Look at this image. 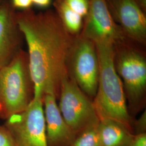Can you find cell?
<instances>
[{
	"label": "cell",
	"instance_id": "obj_1",
	"mask_svg": "<svg viewBox=\"0 0 146 146\" xmlns=\"http://www.w3.org/2000/svg\"><path fill=\"white\" fill-rule=\"evenodd\" d=\"M16 19L28 46L34 96L51 94L58 100L63 79L69 74L68 59L75 38L52 11H22L16 13Z\"/></svg>",
	"mask_w": 146,
	"mask_h": 146
},
{
	"label": "cell",
	"instance_id": "obj_2",
	"mask_svg": "<svg viewBox=\"0 0 146 146\" xmlns=\"http://www.w3.org/2000/svg\"><path fill=\"white\" fill-rule=\"evenodd\" d=\"M95 43L99 63L98 89L93 100L97 114L100 120L110 119L119 121L133 133L135 118L129 113L123 84L115 70L114 43Z\"/></svg>",
	"mask_w": 146,
	"mask_h": 146
},
{
	"label": "cell",
	"instance_id": "obj_3",
	"mask_svg": "<svg viewBox=\"0 0 146 146\" xmlns=\"http://www.w3.org/2000/svg\"><path fill=\"white\" fill-rule=\"evenodd\" d=\"M34 97L27 52L21 49L0 68V119L7 120L24 111Z\"/></svg>",
	"mask_w": 146,
	"mask_h": 146
},
{
	"label": "cell",
	"instance_id": "obj_4",
	"mask_svg": "<svg viewBox=\"0 0 146 146\" xmlns=\"http://www.w3.org/2000/svg\"><path fill=\"white\" fill-rule=\"evenodd\" d=\"M115 70L122 81L127 108L134 118L146 104V60L140 49L124 39L114 43Z\"/></svg>",
	"mask_w": 146,
	"mask_h": 146
},
{
	"label": "cell",
	"instance_id": "obj_5",
	"mask_svg": "<svg viewBox=\"0 0 146 146\" xmlns=\"http://www.w3.org/2000/svg\"><path fill=\"white\" fill-rule=\"evenodd\" d=\"M58 100L61 115L76 135L99 124V117L93 101L69 74L63 79Z\"/></svg>",
	"mask_w": 146,
	"mask_h": 146
},
{
	"label": "cell",
	"instance_id": "obj_6",
	"mask_svg": "<svg viewBox=\"0 0 146 146\" xmlns=\"http://www.w3.org/2000/svg\"><path fill=\"white\" fill-rule=\"evenodd\" d=\"M68 73L92 101L96 95L99 63L95 43L84 35L74 38L68 62Z\"/></svg>",
	"mask_w": 146,
	"mask_h": 146
},
{
	"label": "cell",
	"instance_id": "obj_7",
	"mask_svg": "<svg viewBox=\"0 0 146 146\" xmlns=\"http://www.w3.org/2000/svg\"><path fill=\"white\" fill-rule=\"evenodd\" d=\"M4 125L16 146H48L42 97H34L26 110L9 117Z\"/></svg>",
	"mask_w": 146,
	"mask_h": 146
},
{
	"label": "cell",
	"instance_id": "obj_8",
	"mask_svg": "<svg viewBox=\"0 0 146 146\" xmlns=\"http://www.w3.org/2000/svg\"><path fill=\"white\" fill-rule=\"evenodd\" d=\"M88 20L84 36L94 43L115 42L123 39L106 0H90Z\"/></svg>",
	"mask_w": 146,
	"mask_h": 146
},
{
	"label": "cell",
	"instance_id": "obj_9",
	"mask_svg": "<svg viewBox=\"0 0 146 146\" xmlns=\"http://www.w3.org/2000/svg\"><path fill=\"white\" fill-rule=\"evenodd\" d=\"M22 36L13 7L3 2L0 5V68L11 62L22 49Z\"/></svg>",
	"mask_w": 146,
	"mask_h": 146
},
{
	"label": "cell",
	"instance_id": "obj_10",
	"mask_svg": "<svg viewBox=\"0 0 146 146\" xmlns=\"http://www.w3.org/2000/svg\"><path fill=\"white\" fill-rule=\"evenodd\" d=\"M57 99L51 94L43 96V111L48 146H69L76 134L64 120Z\"/></svg>",
	"mask_w": 146,
	"mask_h": 146
},
{
	"label": "cell",
	"instance_id": "obj_11",
	"mask_svg": "<svg viewBox=\"0 0 146 146\" xmlns=\"http://www.w3.org/2000/svg\"><path fill=\"white\" fill-rule=\"evenodd\" d=\"M115 19L125 34L139 43L146 38L145 16L135 0H109Z\"/></svg>",
	"mask_w": 146,
	"mask_h": 146
},
{
	"label": "cell",
	"instance_id": "obj_12",
	"mask_svg": "<svg viewBox=\"0 0 146 146\" xmlns=\"http://www.w3.org/2000/svg\"><path fill=\"white\" fill-rule=\"evenodd\" d=\"M100 133L102 146H123L134 134L125 125L116 120H100Z\"/></svg>",
	"mask_w": 146,
	"mask_h": 146
},
{
	"label": "cell",
	"instance_id": "obj_13",
	"mask_svg": "<svg viewBox=\"0 0 146 146\" xmlns=\"http://www.w3.org/2000/svg\"><path fill=\"white\" fill-rule=\"evenodd\" d=\"M55 6L56 13L67 31L73 36L80 31L82 18L70 9L62 0H56Z\"/></svg>",
	"mask_w": 146,
	"mask_h": 146
},
{
	"label": "cell",
	"instance_id": "obj_14",
	"mask_svg": "<svg viewBox=\"0 0 146 146\" xmlns=\"http://www.w3.org/2000/svg\"><path fill=\"white\" fill-rule=\"evenodd\" d=\"M99 125L79 133L69 146H102Z\"/></svg>",
	"mask_w": 146,
	"mask_h": 146
},
{
	"label": "cell",
	"instance_id": "obj_15",
	"mask_svg": "<svg viewBox=\"0 0 146 146\" xmlns=\"http://www.w3.org/2000/svg\"><path fill=\"white\" fill-rule=\"evenodd\" d=\"M68 7L82 17L88 14V0H62Z\"/></svg>",
	"mask_w": 146,
	"mask_h": 146
},
{
	"label": "cell",
	"instance_id": "obj_16",
	"mask_svg": "<svg viewBox=\"0 0 146 146\" xmlns=\"http://www.w3.org/2000/svg\"><path fill=\"white\" fill-rule=\"evenodd\" d=\"M0 146H16L13 136L5 125H0Z\"/></svg>",
	"mask_w": 146,
	"mask_h": 146
},
{
	"label": "cell",
	"instance_id": "obj_17",
	"mask_svg": "<svg viewBox=\"0 0 146 146\" xmlns=\"http://www.w3.org/2000/svg\"><path fill=\"white\" fill-rule=\"evenodd\" d=\"M133 130L134 135L146 133V111L145 110L143 114L137 119H134Z\"/></svg>",
	"mask_w": 146,
	"mask_h": 146
},
{
	"label": "cell",
	"instance_id": "obj_18",
	"mask_svg": "<svg viewBox=\"0 0 146 146\" xmlns=\"http://www.w3.org/2000/svg\"><path fill=\"white\" fill-rule=\"evenodd\" d=\"M123 146H146V133L134 135Z\"/></svg>",
	"mask_w": 146,
	"mask_h": 146
},
{
	"label": "cell",
	"instance_id": "obj_19",
	"mask_svg": "<svg viewBox=\"0 0 146 146\" xmlns=\"http://www.w3.org/2000/svg\"><path fill=\"white\" fill-rule=\"evenodd\" d=\"M32 5V0H11V5L14 9L26 11L31 9Z\"/></svg>",
	"mask_w": 146,
	"mask_h": 146
},
{
	"label": "cell",
	"instance_id": "obj_20",
	"mask_svg": "<svg viewBox=\"0 0 146 146\" xmlns=\"http://www.w3.org/2000/svg\"><path fill=\"white\" fill-rule=\"evenodd\" d=\"M52 0H32L33 5L40 8H46L50 5Z\"/></svg>",
	"mask_w": 146,
	"mask_h": 146
},
{
	"label": "cell",
	"instance_id": "obj_21",
	"mask_svg": "<svg viewBox=\"0 0 146 146\" xmlns=\"http://www.w3.org/2000/svg\"><path fill=\"white\" fill-rule=\"evenodd\" d=\"M3 2H2V0H0V5Z\"/></svg>",
	"mask_w": 146,
	"mask_h": 146
},
{
	"label": "cell",
	"instance_id": "obj_22",
	"mask_svg": "<svg viewBox=\"0 0 146 146\" xmlns=\"http://www.w3.org/2000/svg\"><path fill=\"white\" fill-rule=\"evenodd\" d=\"M141 2L143 3H144V0H141Z\"/></svg>",
	"mask_w": 146,
	"mask_h": 146
}]
</instances>
